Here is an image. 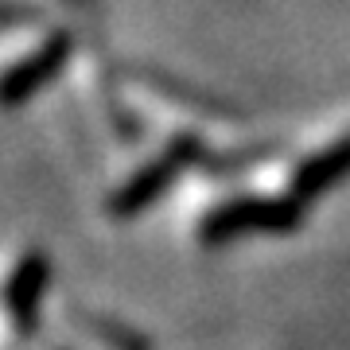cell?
Returning a JSON list of instances; mask_svg holds the SVG:
<instances>
[{"label":"cell","mask_w":350,"mask_h":350,"mask_svg":"<svg viewBox=\"0 0 350 350\" xmlns=\"http://www.w3.org/2000/svg\"><path fill=\"white\" fill-rule=\"evenodd\" d=\"M347 172H350V137L331 144V148L319 152V156H312V160L296 172V183H292V187H296V195H304V199H315V195H323L327 187H335Z\"/></svg>","instance_id":"5b68a950"},{"label":"cell","mask_w":350,"mask_h":350,"mask_svg":"<svg viewBox=\"0 0 350 350\" xmlns=\"http://www.w3.org/2000/svg\"><path fill=\"white\" fill-rule=\"evenodd\" d=\"M187 160H191V140H175V144L163 152L160 160L144 163V167L133 175V179H125V187H121V191L109 199V211L117 214V218L140 214L152 199H156V195H163V191L172 187L175 172H179Z\"/></svg>","instance_id":"7a4b0ae2"},{"label":"cell","mask_w":350,"mask_h":350,"mask_svg":"<svg viewBox=\"0 0 350 350\" xmlns=\"http://www.w3.org/2000/svg\"><path fill=\"white\" fill-rule=\"evenodd\" d=\"M296 226V206L292 202H269V199H238L226 202L199 226L206 245L241 238V234H261V230H292Z\"/></svg>","instance_id":"6da1fadb"},{"label":"cell","mask_w":350,"mask_h":350,"mask_svg":"<svg viewBox=\"0 0 350 350\" xmlns=\"http://www.w3.org/2000/svg\"><path fill=\"white\" fill-rule=\"evenodd\" d=\"M47 273L51 265L43 253H27L24 261L16 265L12 280H8V312L20 327H36L39 315V300L47 292Z\"/></svg>","instance_id":"277c9868"},{"label":"cell","mask_w":350,"mask_h":350,"mask_svg":"<svg viewBox=\"0 0 350 350\" xmlns=\"http://www.w3.org/2000/svg\"><path fill=\"white\" fill-rule=\"evenodd\" d=\"M66 55H70V36H51L47 43H39L27 59H20L8 70V78H4V101L8 105H20L31 94H39L51 78L63 70Z\"/></svg>","instance_id":"3957f363"}]
</instances>
